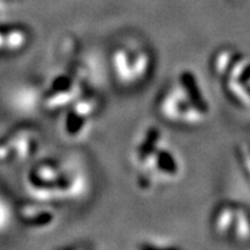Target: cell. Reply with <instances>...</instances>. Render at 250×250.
<instances>
[{
	"instance_id": "obj_8",
	"label": "cell",
	"mask_w": 250,
	"mask_h": 250,
	"mask_svg": "<svg viewBox=\"0 0 250 250\" xmlns=\"http://www.w3.org/2000/svg\"><path fill=\"white\" fill-rule=\"evenodd\" d=\"M17 216L27 227H31L32 230H42L53 226L56 221L55 212L50 207H47L45 202H35V203L22 204Z\"/></svg>"
},
{
	"instance_id": "obj_4",
	"label": "cell",
	"mask_w": 250,
	"mask_h": 250,
	"mask_svg": "<svg viewBox=\"0 0 250 250\" xmlns=\"http://www.w3.org/2000/svg\"><path fill=\"white\" fill-rule=\"evenodd\" d=\"M110 65L116 82L123 87L133 88L149 77L153 69V56L147 47L125 43L112 51Z\"/></svg>"
},
{
	"instance_id": "obj_5",
	"label": "cell",
	"mask_w": 250,
	"mask_h": 250,
	"mask_svg": "<svg viewBox=\"0 0 250 250\" xmlns=\"http://www.w3.org/2000/svg\"><path fill=\"white\" fill-rule=\"evenodd\" d=\"M40 135L30 126L13 129L0 137V164H21L36 155Z\"/></svg>"
},
{
	"instance_id": "obj_3",
	"label": "cell",
	"mask_w": 250,
	"mask_h": 250,
	"mask_svg": "<svg viewBox=\"0 0 250 250\" xmlns=\"http://www.w3.org/2000/svg\"><path fill=\"white\" fill-rule=\"evenodd\" d=\"M26 185L35 201L72 199L83 190V178L78 172L54 161L35 165L26 175Z\"/></svg>"
},
{
	"instance_id": "obj_1",
	"label": "cell",
	"mask_w": 250,
	"mask_h": 250,
	"mask_svg": "<svg viewBox=\"0 0 250 250\" xmlns=\"http://www.w3.org/2000/svg\"><path fill=\"white\" fill-rule=\"evenodd\" d=\"M133 162L139 172V185L143 189L174 183L183 174L178 152L166 145L164 134L157 126H148L137 138Z\"/></svg>"
},
{
	"instance_id": "obj_2",
	"label": "cell",
	"mask_w": 250,
	"mask_h": 250,
	"mask_svg": "<svg viewBox=\"0 0 250 250\" xmlns=\"http://www.w3.org/2000/svg\"><path fill=\"white\" fill-rule=\"evenodd\" d=\"M158 114L166 122L183 126L203 124L209 112L197 76L191 70H183L176 82L164 89L157 101Z\"/></svg>"
},
{
	"instance_id": "obj_11",
	"label": "cell",
	"mask_w": 250,
	"mask_h": 250,
	"mask_svg": "<svg viewBox=\"0 0 250 250\" xmlns=\"http://www.w3.org/2000/svg\"><path fill=\"white\" fill-rule=\"evenodd\" d=\"M230 234L234 235L237 240L247 241L250 237V216L244 208L235 207L234 224Z\"/></svg>"
},
{
	"instance_id": "obj_10",
	"label": "cell",
	"mask_w": 250,
	"mask_h": 250,
	"mask_svg": "<svg viewBox=\"0 0 250 250\" xmlns=\"http://www.w3.org/2000/svg\"><path fill=\"white\" fill-rule=\"evenodd\" d=\"M235 217V207L234 206H222L218 208L212 220V226H213L214 232L220 236H226L230 234L231 227L234 224Z\"/></svg>"
},
{
	"instance_id": "obj_14",
	"label": "cell",
	"mask_w": 250,
	"mask_h": 250,
	"mask_svg": "<svg viewBox=\"0 0 250 250\" xmlns=\"http://www.w3.org/2000/svg\"><path fill=\"white\" fill-rule=\"evenodd\" d=\"M0 13H1V5H0Z\"/></svg>"
},
{
	"instance_id": "obj_6",
	"label": "cell",
	"mask_w": 250,
	"mask_h": 250,
	"mask_svg": "<svg viewBox=\"0 0 250 250\" xmlns=\"http://www.w3.org/2000/svg\"><path fill=\"white\" fill-rule=\"evenodd\" d=\"M100 101L97 96L83 93L64 111L62 130L64 137L69 139H79L91 128L93 119L99 111Z\"/></svg>"
},
{
	"instance_id": "obj_9",
	"label": "cell",
	"mask_w": 250,
	"mask_h": 250,
	"mask_svg": "<svg viewBox=\"0 0 250 250\" xmlns=\"http://www.w3.org/2000/svg\"><path fill=\"white\" fill-rule=\"evenodd\" d=\"M31 41L30 31L22 26H0V56L22 53Z\"/></svg>"
},
{
	"instance_id": "obj_7",
	"label": "cell",
	"mask_w": 250,
	"mask_h": 250,
	"mask_svg": "<svg viewBox=\"0 0 250 250\" xmlns=\"http://www.w3.org/2000/svg\"><path fill=\"white\" fill-rule=\"evenodd\" d=\"M84 93L78 79L72 74H60L51 79L42 96V106L47 111H62Z\"/></svg>"
},
{
	"instance_id": "obj_13",
	"label": "cell",
	"mask_w": 250,
	"mask_h": 250,
	"mask_svg": "<svg viewBox=\"0 0 250 250\" xmlns=\"http://www.w3.org/2000/svg\"><path fill=\"white\" fill-rule=\"evenodd\" d=\"M240 156L241 160H243V164L247 168V171L250 175V147L249 146H244L240 148Z\"/></svg>"
},
{
	"instance_id": "obj_12",
	"label": "cell",
	"mask_w": 250,
	"mask_h": 250,
	"mask_svg": "<svg viewBox=\"0 0 250 250\" xmlns=\"http://www.w3.org/2000/svg\"><path fill=\"white\" fill-rule=\"evenodd\" d=\"M13 220V209L5 198L0 195V234L7 230Z\"/></svg>"
}]
</instances>
